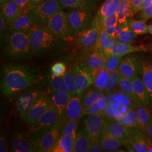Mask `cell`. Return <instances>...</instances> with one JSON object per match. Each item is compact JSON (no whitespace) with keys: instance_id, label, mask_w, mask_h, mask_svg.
I'll return each instance as SVG.
<instances>
[{"instance_id":"816d5d0a","label":"cell","mask_w":152,"mask_h":152,"mask_svg":"<svg viewBox=\"0 0 152 152\" xmlns=\"http://www.w3.org/2000/svg\"><path fill=\"white\" fill-rule=\"evenodd\" d=\"M144 0H130L131 16L137 12V9Z\"/></svg>"},{"instance_id":"44dd1931","label":"cell","mask_w":152,"mask_h":152,"mask_svg":"<svg viewBox=\"0 0 152 152\" xmlns=\"http://www.w3.org/2000/svg\"><path fill=\"white\" fill-rule=\"evenodd\" d=\"M139 74L149 93L151 108H152V62L151 60L148 59L140 60Z\"/></svg>"},{"instance_id":"5bb4252c","label":"cell","mask_w":152,"mask_h":152,"mask_svg":"<svg viewBox=\"0 0 152 152\" xmlns=\"http://www.w3.org/2000/svg\"><path fill=\"white\" fill-rule=\"evenodd\" d=\"M92 85L91 71L87 64H81L76 66V95L81 98L83 94Z\"/></svg>"},{"instance_id":"c3c4849f","label":"cell","mask_w":152,"mask_h":152,"mask_svg":"<svg viewBox=\"0 0 152 152\" xmlns=\"http://www.w3.org/2000/svg\"><path fill=\"white\" fill-rule=\"evenodd\" d=\"M84 114H103L104 112L99 107L97 103L94 104L90 106L84 108Z\"/></svg>"},{"instance_id":"83f0119b","label":"cell","mask_w":152,"mask_h":152,"mask_svg":"<svg viewBox=\"0 0 152 152\" xmlns=\"http://www.w3.org/2000/svg\"><path fill=\"white\" fill-rule=\"evenodd\" d=\"M92 78V85L100 91H103L106 86L108 72L105 68L96 69L91 71Z\"/></svg>"},{"instance_id":"74e56055","label":"cell","mask_w":152,"mask_h":152,"mask_svg":"<svg viewBox=\"0 0 152 152\" xmlns=\"http://www.w3.org/2000/svg\"><path fill=\"white\" fill-rule=\"evenodd\" d=\"M147 108L138 105L136 108V115L138 124L144 130L147 125L152 119V115L150 114Z\"/></svg>"},{"instance_id":"7bdbcfd3","label":"cell","mask_w":152,"mask_h":152,"mask_svg":"<svg viewBox=\"0 0 152 152\" xmlns=\"http://www.w3.org/2000/svg\"><path fill=\"white\" fill-rule=\"evenodd\" d=\"M107 57V62L105 68L108 72L117 71L122 56L115 55H105Z\"/></svg>"},{"instance_id":"ba28073f","label":"cell","mask_w":152,"mask_h":152,"mask_svg":"<svg viewBox=\"0 0 152 152\" xmlns=\"http://www.w3.org/2000/svg\"><path fill=\"white\" fill-rule=\"evenodd\" d=\"M67 13L76 36L91 27L95 17L90 10L72 9Z\"/></svg>"},{"instance_id":"681fc988","label":"cell","mask_w":152,"mask_h":152,"mask_svg":"<svg viewBox=\"0 0 152 152\" xmlns=\"http://www.w3.org/2000/svg\"><path fill=\"white\" fill-rule=\"evenodd\" d=\"M117 42V39L114 37L109 36L108 38L105 39L100 45V49L98 51H101L104 49H110L112 48L114 44Z\"/></svg>"},{"instance_id":"94428289","label":"cell","mask_w":152,"mask_h":152,"mask_svg":"<svg viewBox=\"0 0 152 152\" xmlns=\"http://www.w3.org/2000/svg\"><path fill=\"white\" fill-rule=\"evenodd\" d=\"M44 0H30L31 6L38 5L44 2Z\"/></svg>"},{"instance_id":"bcb514c9","label":"cell","mask_w":152,"mask_h":152,"mask_svg":"<svg viewBox=\"0 0 152 152\" xmlns=\"http://www.w3.org/2000/svg\"><path fill=\"white\" fill-rule=\"evenodd\" d=\"M118 24V17L116 14V12L106 18L102 24V29H104L105 28L112 27V26H116Z\"/></svg>"},{"instance_id":"4316f807","label":"cell","mask_w":152,"mask_h":152,"mask_svg":"<svg viewBox=\"0 0 152 152\" xmlns=\"http://www.w3.org/2000/svg\"><path fill=\"white\" fill-rule=\"evenodd\" d=\"M92 143L91 140L85 129H82L77 134L75 141L73 152H87Z\"/></svg>"},{"instance_id":"ac0fdd59","label":"cell","mask_w":152,"mask_h":152,"mask_svg":"<svg viewBox=\"0 0 152 152\" xmlns=\"http://www.w3.org/2000/svg\"><path fill=\"white\" fill-rule=\"evenodd\" d=\"M121 1V0H105L97 11L92 27L97 26L102 29L104 20L117 12Z\"/></svg>"},{"instance_id":"9c48e42d","label":"cell","mask_w":152,"mask_h":152,"mask_svg":"<svg viewBox=\"0 0 152 152\" xmlns=\"http://www.w3.org/2000/svg\"><path fill=\"white\" fill-rule=\"evenodd\" d=\"M52 105L53 103L50 96L44 91L32 107L21 116L22 120L27 125L31 126L47 112Z\"/></svg>"},{"instance_id":"cb8c5ba5","label":"cell","mask_w":152,"mask_h":152,"mask_svg":"<svg viewBox=\"0 0 152 152\" xmlns=\"http://www.w3.org/2000/svg\"><path fill=\"white\" fill-rule=\"evenodd\" d=\"M83 114L84 109L81 98L78 95L72 97L66 109V120H81Z\"/></svg>"},{"instance_id":"db71d44e","label":"cell","mask_w":152,"mask_h":152,"mask_svg":"<svg viewBox=\"0 0 152 152\" xmlns=\"http://www.w3.org/2000/svg\"><path fill=\"white\" fill-rule=\"evenodd\" d=\"M0 137V152H6L7 151L6 139L4 134L1 132Z\"/></svg>"},{"instance_id":"30bf717a","label":"cell","mask_w":152,"mask_h":152,"mask_svg":"<svg viewBox=\"0 0 152 152\" xmlns=\"http://www.w3.org/2000/svg\"><path fill=\"white\" fill-rule=\"evenodd\" d=\"M59 118L57 109L53 105L36 122L30 126L29 132L36 138L55 125Z\"/></svg>"},{"instance_id":"484cf974","label":"cell","mask_w":152,"mask_h":152,"mask_svg":"<svg viewBox=\"0 0 152 152\" xmlns=\"http://www.w3.org/2000/svg\"><path fill=\"white\" fill-rule=\"evenodd\" d=\"M63 9L91 10L98 0H59Z\"/></svg>"},{"instance_id":"2e32d148","label":"cell","mask_w":152,"mask_h":152,"mask_svg":"<svg viewBox=\"0 0 152 152\" xmlns=\"http://www.w3.org/2000/svg\"><path fill=\"white\" fill-rule=\"evenodd\" d=\"M140 60L134 55L128 54L124 56L120 62L118 71L120 75L132 80L139 75V66Z\"/></svg>"},{"instance_id":"f907efd6","label":"cell","mask_w":152,"mask_h":152,"mask_svg":"<svg viewBox=\"0 0 152 152\" xmlns=\"http://www.w3.org/2000/svg\"><path fill=\"white\" fill-rule=\"evenodd\" d=\"M152 18V4L147 7L140 14V18L142 20L147 22Z\"/></svg>"},{"instance_id":"3957f363","label":"cell","mask_w":152,"mask_h":152,"mask_svg":"<svg viewBox=\"0 0 152 152\" xmlns=\"http://www.w3.org/2000/svg\"><path fill=\"white\" fill-rule=\"evenodd\" d=\"M33 56L28 34L22 32H11L4 52L7 61L19 62L31 59Z\"/></svg>"},{"instance_id":"4dcf8cb0","label":"cell","mask_w":152,"mask_h":152,"mask_svg":"<svg viewBox=\"0 0 152 152\" xmlns=\"http://www.w3.org/2000/svg\"><path fill=\"white\" fill-rule=\"evenodd\" d=\"M87 65L90 71L105 68L107 57L103 52L96 51L87 58Z\"/></svg>"},{"instance_id":"836d02e7","label":"cell","mask_w":152,"mask_h":152,"mask_svg":"<svg viewBox=\"0 0 152 152\" xmlns=\"http://www.w3.org/2000/svg\"><path fill=\"white\" fill-rule=\"evenodd\" d=\"M100 91L96 88L90 87L87 89L81 96V102L84 108L96 103L99 98Z\"/></svg>"},{"instance_id":"e0dca14e","label":"cell","mask_w":152,"mask_h":152,"mask_svg":"<svg viewBox=\"0 0 152 152\" xmlns=\"http://www.w3.org/2000/svg\"><path fill=\"white\" fill-rule=\"evenodd\" d=\"M101 52L105 55H115L124 57L125 55L136 52H148V50L146 45L134 46L131 44H124L117 41L112 48L103 50Z\"/></svg>"},{"instance_id":"d590c367","label":"cell","mask_w":152,"mask_h":152,"mask_svg":"<svg viewBox=\"0 0 152 152\" xmlns=\"http://www.w3.org/2000/svg\"><path fill=\"white\" fill-rule=\"evenodd\" d=\"M120 122L130 129L137 127H140L137 118L136 108H130L129 109L128 111L123 115L122 118L120 120Z\"/></svg>"},{"instance_id":"ffe728a7","label":"cell","mask_w":152,"mask_h":152,"mask_svg":"<svg viewBox=\"0 0 152 152\" xmlns=\"http://www.w3.org/2000/svg\"><path fill=\"white\" fill-rule=\"evenodd\" d=\"M12 151L15 152H37L33 140H30L22 133H15L11 141Z\"/></svg>"},{"instance_id":"1f68e13d","label":"cell","mask_w":152,"mask_h":152,"mask_svg":"<svg viewBox=\"0 0 152 152\" xmlns=\"http://www.w3.org/2000/svg\"><path fill=\"white\" fill-rule=\"evenodd\" d=\"M118 86L122 91L130 98L132 102H134L137 105L141 106L136 98L132 86V80L131 79L120 75Z\"/></svg>"},{"instance_id":"7c38bea8","label":"cell","mask_w":152,"mask_h":152,"mask_svg":"<svg viewBox=\"0 0 152 152\" xmlns=\"http://www.w3.org/2000/svg\"><path fill=\"white\" fill-rule=\"evenodd\" d=\"M105 121L103 114H91L84 120L85 129L92 143L98 142L103 131Z\"/></svg>"},{"instance_id":"e575fe53","label":"cell","mask_w":152,"mask_h":152,"mask_svg":"<svg viewBox=\"0 0 152 152\" xmlns=\"http://www.w3.org/2000/svg\"><path fill=\"white\" fill-rule=\"evenodd\" d=\"M137 37V35L131 29L127 21L124 23L122 30L120 33L119 37L117 39V41L124 44L132 45L135 42Z\"/></svg>"},{"instance_id":"7dc6e473","label":"cell","mask_w":152,"mask_h":152,"mask_svg":"<svg viewBox=\"0 0 152 152\" xmlns=\"http://www.w3.org/2000/svg\"><path fill=\"white\" fill-rule=\"evenodd\" d=\"M100 109L104 112L108 107L109 104L107 100V98L103 91H100L99 94V98L96 102Z\"/></svg>"},{"instance_id":"003e7915","label":"cell","mask_w":152,"mask_h":152,"mask_svg":"<svg viewBox=\"0 0 152 152\" xmlns=\"http://www.w3.org/2000/svg\"><path fill=\"white\" fill-rule=\"evenodd\" d=\"M151 110H152V108H151Z\"/></svg>"},{"instance_id":"11a10c76","label":"cell","mask_w":152,"mask_h":152,"mask_svg":"<svg viewBox=\"0 0 152 152\" xmlns=\"http://www.w3.org/2000/svg\"><path fill=\"white\" fill-rule=\"evenodd\" d=\"M88 152H104L103 149L100 147L98 142H93L90 148L88 150Z\"/></svg>"},{"instance_id":"60d3db41","label":"cell","mask_w":152,"mask_h":152,"mask_svg":"<svg viewBox=\"0 0 152 152\" xmlns=\"http://www.w3.org/2000/svg\"><path fill=\"white\" fill-rule=\"evenodd\" d=\"M49 82L51 91L69 92L63 77H57L51 74L49 78Z\"/></svg>"},{"instance_id":"ab89813d","label":"cell","mask_w":152,"mask_h":152,"mask_svg":"<svg viewBox=\"0 0 152 152\" xmlns=\"http://www.w3.org/2000/svg\"><path fill=\"white\" fill-rule=\"evenodd\" d=\"M144 20H137L128 19L127 23L131 29L137 35H142L149 33V26Z\"/></svg>"},{"instance_id":"6125c7cd","label":"cell","mask_w":152,"mask_h":152,"mask_svg":"<svg viewBox=\"0 0 152 152\" xmlns=\"http://www.w3.org/2000/svg\"><path fill=\"white\" fill-rule=\"evenodd\" d=\"M146 46H147L148 51H149L152 53V44H148Z\"/></svg>"},{"instance_id":"9f6ffc18","label":"cell","mask_w":152,"mask_h":152,"mask_svg":"<svg viewBox=\"0 0 152 152\" xmlns=\"http://www.w3.org/2000/svg\"><path fill=\"white\" fill-rule=\"evenodd\" d=\"M144 131L151 142L152 143V119L145 127Z\"/></svg>"},{"instance_id":"f6af8a7d","label":"cell","mask_w":152,"mask_h":152,"mask_svg":"<svg viewBox=\"0 0 152 152\" xmlns=\"http://www.w3.org/2000/svg\"><path fill=\"white\" fill-rule=\"evenodd\" d=\"M115 96L118 99L122 105L127 106L129 108H136L138 105L135 103L131 100L130 98L123 93H114Z\"/></svg>"},{"instance_id":"b9f144b4","label":"cell","mask_w":152,"mask_h":152,"mask_svg":"<svg viewBox=\"0 0 152 152\" xmlns=\"http://www.w3.org/2000/svg\"><path fill=\"white\" fill-rule=\"evenodd\" d=\"M80 120H66L65 123L61 130L60 135H68L76 139L77 130Z\"/></svg>"},{"instance_id":"4fadbf2b","label":"cell","mask_w":152,"mask_h":152,"mask_svg":"<svg viewBox=\"0 0 152 152\" xmlns=\"http://www.w3.org/2000/svg\"><path fill=\"white\" fill-rule=\"evenodd\" d=\"M130 129L122 124L115 119L105 118L103 131L101 135L112 137L122 140L126 142L127 141Z\"/></svg>"},{"instance_id":"5b68a950","label":"cell","mask_w":152,"mask_h":152,"mask_svg":"<svg viewBox=\"0 0 152 152\" xmlns=\"http://www.w3.org/2000/svg\"><path fill=\"white\" fill-rule=\"evenodd\" d=\"M65 121V118H59V121L55 125L33 140L37 152H52L60 136L61 130Z\"/></svg>"},{"instance_id":"9a60e30c","label":"cell","mask_w":152,"mask_h":152,"mask_svg":"<svg viewBox=\"0 0 152 152\" xmlns=\"http://www.w3.org/2000/svg\"><path fill=\"white\" fill-rule=\"evenodd\" d=\"M9 25L11 33L22 32L28 34L36 24L32 12L28 9Z\"/></svg>"},{"instance_id":"8992f818","label":"cell","mask_w":152,"mask_h":152,"mask_svg":"<svg viewBox=\"0 0 152 152\" xmlns=\"http://www.w3.org/2000/svg\"><path fill=\"white\" fill-rule=\"evenodd\" d=\"M44 92L41 86L38 83L28 87L16 95L14 107L20 117L32 107Z\"/></svg>"},{"instance_id":"03108f58","label":"cell","mask_w":152,"mask_h":152,"mask_svg":"<svg viewBox=\"0 0 152 152\" xmlns=\"http://www.w3.org/2000/svg\"><path fill=\"white\" fill-rule=\"evenodd\" d=\"M148 152H152V143L151 142L149 148V149H148Z\"/></svg>"},{"instance_id":"f5cc1de1","label":"cell","mask_w":152,"mask_h":152,"mask_svg":"<svg viewBox=\"0 0 152 152\" xmlns=\"http://www.w3.org/2000/svg\"><path fill=\"white\" fill-rule=\"evenodd\" d=\"M16 5L25 10L31 7L30 0H11Z\"/></svg>"},{"instance_id":"f35d334b","label":"cell","mask_w":152,"mask_h":152,"mask_svg":"<svg viewBox=\"0 0 152 152\" xmlns=\"http://www.w3.org/2000/svg\"><path fill=\"white\" fill-rule=\"evenodd\" d=\"M63 77L68 92L72 97L76 95V67L67 71Z\"/></svg>"},{"instance_id":"277c9868","label":"cell","mask_w":152,"mask_h":152,"mask_svg":"<svg viewBox=\"0 0 152 152\" xmlns=\"http://www.w3.org/2000/svg\"><path fill=\"white\" fill-rule=\"evenodd\" d=\"M34 15L36 26L46 27L50 19L63 9L59 0H44L41 4L28 8Z\"/></svg>"},{"instance_id":"52a82bcc","label":"cell","mask_w":152,"mask_h":152,"mask_svg":"<svg viewBox=\"0 0 152 152\" xmlns=\"http://www.w3.org/2000/svg\"><path fill=\"white\" fill-rule=\"evenodd\" d=\"M46 27L64 40L76 36L72 27L68 14L63 9L58 11L50 19Z\"/></svg>"},{"instance_id":"8fae6325","label":"cell","mask_w":152,"mask_h":152,"mask_svg":"<svg viewBox=\"0 0 152 152\" xmlns=\"http://www.w3.org/2000/svg\"><path fill=\"white\" fill-rule=\"evenodd\" d=\"M151 144L144 130L137 127L130 129L129 136L125 145L130 152H148Z\"/></svg>"},{"instance_id":"ee69618b","label":"cell","mask_w":152,"mask_h":152,"mask_svg":"<svg viewBox=\"0 0 152 152\" xmlns=\"http://www.w3.org/2000/svg\"><path fill=\"white\" fill-rule=\"evenodd\" d=\"M51 72L54 76L64 77L66 72V66L63 62H56L51 66Z\"/></svg>"},{"instance_id":"603a6c76","label":"cell","mask_w":152,"mask_h":152,"mask_svg":"<svg viewBox=\"0 0 152 152\" xmlns=\"http://www.w3.org/2000/svg\"><path fill=\"white\" fill-rule=\"evenodd\" d=\"M50 98L53 105L58 112L60 118H66V109L72 98L69 93L64 91H51Z\"/></svg>"},{"instance_id":"d6986e66","label":"cell","mask_w":152,"mask_h":152,"mask_svg":"<svg viewBox=\"0 0 152 152\" xmlns=\"http://www.w3.org/2000/svg\"><path fill=\"white\" fill-rule=\"evenodd\" d=\"M102 29L97 26L91 27L78 34L76 39L78 46L83 48L95 47L98 42Z\"/></svg>"},{"instance_id":"7402d4cb","label":"cell","mask_w":152,"mask_h":152,"mask_svg":"<svg viewBox=\"0 0 152 152\" xmlns=\"http://www.w3.org/2000/svg\"><path fill=\"white\" fill-rule=\"evenodd\" d=\"M131 80L136 98L140 105L147 108H151V100L149 93L141 77L138 75Z\"/></svg>"},{"instance_id":"91938a15","label":"cell","mask_w":152,"mask_h":152,"mask_svg":"<svg viewBox=\"0 0 152 152\" xmlns=\"http://www.w3.org/2000/svg\"><path fill=\"white\" fill-rule=\"evenodd\" d=\"M107 33H108L109 36L114 37L115 36V26H112V27H109L105 28H104ZM115 38V37H114Z\"/></svg>"},{"instance_id":"e7e4bbea","label":"cell","mask_w":152,"mask_h":152,"mask_svg":"<svg viewBox=\"0 0 152 152\" xmlns=\"http://www.w3.org/2000/svg\"><path fill=\"white\" fill-rule=\"evenodd\" d=\"M149 33L152 34V24L149 26Z\"/></svg>"},{"instance_id":"680465c9","label":"cell","mask_w":152,"mask_h":152,"mask_svg":"<svg viewBox=\"0 0 152 152\" xmlns=\"http://www.w3.org/2000/svg\"><path fill=\"white\" fill-rule=\"evenodd\" d=\"M124 24H120L118 23L117 25L115 26V36L114 37L117 39V38L119 37L120 36V33L121 32L122 28L124 27Z\"/></svg>"},{"instance_id":"d6a6232c","label":"cell","mask_w":152,"mask_h":152,"mask_svg":"<svg viewBox=\"0 0 152 152\" xmlns=\"http://www.w3.org/2000/svg\"><path fill=\"white\" fill-rule=\"evenodd\" d=\"M118 23L124 24L131 16L130 0H121L118 9L116 12Z\"/></svg>"},{"instance_id":"f546056e","label":"cell","mask_w":152,"mask_h":152,"mask_svg":"<svg viewBox=\"0 0 152 152\" xmlns=\"http://www.w3.org/2000/svg\"><path fill=\"white\" fill-rule=\"evenodd\" d=\"M98 143L103 149L104 152H117L120 148L125 144V142L122 140L105 135L100 136Z\"/></svg>"},{"instance_id":"8d00e7d4","label":"cell","mask_w":152,"mask_h":152,"mask_svg":"<svg viewBox=\"0 0 152 152\" xmlns=\"http://www.w3.org/2000/svg\"><path fill=\"white\" fill-rule=\"evenodd\" d=\"M120 77V74L118 70L108 72L107 82L103 91L106 96L113 94L117 86L118 85Z\"/></svg>"},{"instance_id":"be15d7a7","label":"cell","mask_w":152,"mask_h":152,"mask_svg":"<svg viewBox=\"0 0 152 152\" xmlns=\"http://www.w3.org/2000/svg\"><path fill=\"white\" fill-rule=\"evenodd\" d=\"M6 1L7 0H0V6L3 5Z\"/></svg>"},{"instance_id":"6da1fadb","label":"cell","mask_w":152,"mask_h":152,"mask_svg":"<svg viewBox=\"0 0 152 152\" xmlns=\"http://www.w3.org/2000/svg\"><path fill=\"white\" fill-rule=\"evenodd\" d=\"M1 75V91L7 98L15 96L42 79L39 72L28 65H6Z\"/></svg>"},{"instance_id":"f1b7e54d","label":"cell","mask_w":152,"mask_h":152,"mask_svg":"<svg viewBox=\"0 0 152 152\" xmlns=\"http://www.w3.org/2000/svg\"><path fill=\"white\" fill-rule=\"evenodd\" d=\"M75 139L68 135H61L56 141L53 152H73Z\"/></svg>"},{"instance_id":"d4e9b609","label":"cell","mask_w":152,"mask_h":152,"mask_svg":"<svg viewBox=\"0 0 152 152\" xmlns=\"http://www.w3.org/2000/svg\"><path fill=\"white\" fill-rule=\"evenodd\" d=\"M24 11L11 0H7L3 5L0 6V14L4 18L8 24L13 22Z\"/></svg>"},{"instance_id":"7a4b0ae2","label":"cell","mask_w":152,"mask_h":152,"mask_svg":"<svg viewBox=\"0 0 152 152\" xmlns=\"http://www.w3.org/2000/svg\"><path fill=\"white\" fill-rule=\"evenodd\" d=\"M28 36L33 56L53 53L66 45L65 40L45 26H34Z\"/></svg>"},{"instance_id":"6f0895ef","label":"cell","mask_w":152,"mask_h":152,"mask_svg":"<svg viewBox=\"0 0 152 152\" xmlns=\"http://www.w3.org/2000/svg\"><path fill=\"white\" fill-rule=\"evenodd\" d=\"M152 4V0H144L140 6L137 9V12L138 11H142L147 7Z\"/></svg>"}]
</instances>
